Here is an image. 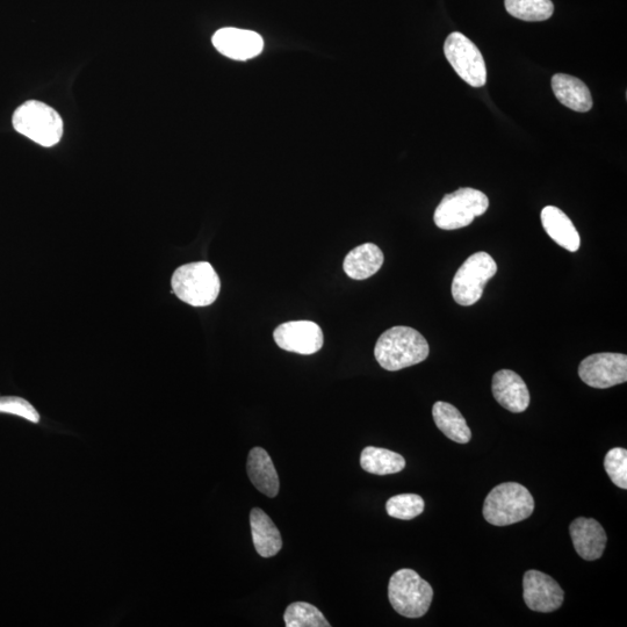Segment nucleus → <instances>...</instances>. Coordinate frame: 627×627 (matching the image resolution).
I'll list each match as a JSON object with an SVG mask.
<instances>
[{
	"label": "nucleus",
	"mask_w": 627,
	"mask_h": 627,
	"mask_svg": "<svg viewBox=\"0 0 627 627\" xmlns=\"http://www.w3.org/2000/svg\"><path fill=\"white\" fill-rule=\"evenodd\" d=\"M430 352L421 333L410 327H394L379 337L374 356L383 369L400 371L424 362Z\"/></svg>",
	"instance_id": "obj_1"
},
{
	"label": "nucleus",
	"mask_w": 627,
	"mask_h": 627,
	"mask_svg": "<svg viewBox=\"0 0 627 627\" xmlns=\"http://www.w3.org/2000/svg\"><path fill=\"white\" fill-rule=\"evenodd\" d=\"M172 292L193 307L214 304L221 290L218 273L208 262L190 263L180 266L171 279Z\"/></svg>",
	"instance_id": "obj_2"
},
{
	"label": "nucleus",
	"mask_w": 627,
	"mask_h": 627,
	"mask_svg": "<svg viewBox=\"0 0 627 627\" xmlns=\"http://www.w3.org/2000/svg\"><path fill=\"white\" fill-rule=\"evenodd\" d=\"M535 510V500L528 488L517 482H504L488 494L484 504L485 520L495 526L520 523Z\"/></svg>",
	"instance_id": "obj_3"
},
{
	"label": "nucleus",
	"mask_w": 627,
	"mask_h": 627,
	"mask_svg": "<svg viewBox=\"0 0 627 627\" xmlns=\"http://www.w3.org/2000/svg\"><path fill=\"white\" fill-rule=\"evenodd\" d=\"M12 122L18 133L42 147H53L62 139L63 120L60 114L54 108L36 100H30L18 107Z\"/></svg>",
	"instance_id": "obj_4"
},
{
	"label": "nucleus",
	"mask_w": 627,
	"mask_h": 627,
	"mask_svg": "<svg viewBox=\"0 0 627 627\" xmlns=\"http://www.w3.org/2000/svg\"><path fill=\"white\" fill-rule=\"evenodd\" d=\"M388 598L398 614L420 618L430 609L434 589L413 569H400L393 574L388 586Z\"/></svg>",
	"instance_id": "obj_5"
},
{
	"label": "nucleus",
	"mask_w": 627,
	"mask_h": 627,
	"mask_svg": "<svg viewBox=\"0 0 627 627\" xmlns=\"http://www.w3.org/2000/svg\"><path fill=\"white\" fill-rule=\"evenodd\" d=\"M489 199L484 192L464 187L446 196L438 205L434 221L438 228L456 230L470 226L475 218L484 215Z\"/></svg>",
	"instance_id": "obj_6"
},
{
	"label": "nucleus",
	"mask_w": 627,
	"mask_h": 627,
	"mask_svg": "<svg viewBox=\"0 0 627 627\" xmlns=\"http://www.w3.org/2000/svg\"><path fill=\"white\" fill-rule=\"evenodd\" d=\"M497 272L493 257L481 251L467 258L452 281V297L460 306L477 304L485 286Z\"/></svg>",
	"instance_id": "obj_7"
},
{
	"label": "nucleus",
	"mask_w": 627,
	"mask_h": 627,
	"mask_svg": "<svg viewBox=\"0 0 627 627\" xmlns=\"http://www.w3.org/2000/svg\"><path fill=\"white\" fill-rule=\"evenodd\" d=\"M444 54L454 71L468 85L482 88L487 82V68L479 48L464 34L453 32L444 43Z\"/></svg>",
	"instance_id": "obj_8"
},
{
	"label": "nucleus",
	"mask_w": 627,
	"mask_h": 627,
	"mask_svg": "<svg viewBox=\"0 0 627 627\" xmlns=\"http://www.w3.org/2000/svg\"><path fill=\"white\" fill-rule=\"evenodd\" d=\"M579 376L586 385L605 389L625 384L627 381V357L623 353H595L583 359Z\"/></svg>",
	"instance_id": "obj_9"
},
{
	"label": "nucleus",
	"mask_w": 627,
	"mask_h": 627,
	"mask_svg": "<svg viewBox=\"0 0 627 627\" xmlns=\"http://www.w3.org/2000/svg\"><path fill=\"white\" fill-rule=\"evenodd\" d=\"M280 349L299 355H314L323 347L324 336L319 324L312 321H291L280 324L273 333Z\"/></svg>",
	"instance_id": "obj_10"
},
{
	"label": "nucleus",
	"mask_w": 627,
	"mask_h": 627,
	"mask_svg": "<svg viewBox=\"0 0 627 627\" xmlns=\"http://www.w3.org/2000/svg\"><path fill=\"white\" fill-rule=\"evenodd\" d=\"M523 597L526 607L532 611L549 614L561 608L565 593L550 575L529 571L524 574Z\"/></svg>",
	"instance_id": "obj_11"
},
{
	"label": "nucleus",
	"mask_w": 627,
	"mask_h": 627,
	"mask_svg": "<svg viewBox=\"0 0 627 627\" xmlns=\"http://www.w3.org/2000/svg\"><path fill=\"white\" fill-rule=\"evenodd\" d=\"M213 45L229 59L247 61L263 52L264 41L256 32L227 27L214 34Z\"/></svg>",
	"instance_id": "obj_12"
},
{
	"label": "nucleus",
	"mask_w": 627,
	"mask_h": 627,
	"mask_svg": "<svg viewBox=\"0 0 627 627\" xmlns=\"http://www.w3.org/2000/svg\"><path fill=\"white\" fill-rule=\"evenodd\" d=\"M494 398L511 413H523L530 406V392L525 381L514 371L495 373L492 383Z\"/></svg>",
	"instance_id": "obj_13"
},
{
	"label": "nucleus",
	"mask_w": 627,
	"mask_h": 627,
	"mask_svg": "<svg viewBox=\"0 0 627 627\" xmlns=\"http://www.w3.org/2000/svg\"><path fill=\"white\" fill-rule=\"evenodd\" d=\"M569 533L574 549L582 559L594 561L603 556L608 540L607 533L593 518H576L569 526Z\"/></svg>",
	"instance_id": "obj_14"
},
{
	"label": "nucleus",
	"mask_w": 627,
	"mask_h": 627,
	"mask_svg": "<svg viewBox=\"0 0 627 627\" xmlns=\"http://www.w3.org/2000/svg\"><path fill=\"white\" fill-rule=\"evenodd\" d=\"M252 540L255 550L263 558L277 556L283 547V539L275 523L262 509L254 508L250 514Z\"/></svg>",
	"instance_id": "obj_15"
},
{
	"label": "nucleus",
	"mask_w": 627,
	"mask_h": 627,
	"mask_svg": "<svg viewBox=\"0 0 627 627\" xmlns=\"http://www.w3.org/2000/svg\"><path fill=\"white\" fill-rule=\"evenodd\" d=\"M552 89L559 102L571 110L580 113L592 110V93L581 79L566 74L554 75Z\"/></svg>",
	"instance_id": "obj_16"
},
{
	"label": "nucleus",
	"mask_w": 627,
	"mask_h": 627,
	"mask_svg": "<svg viewBox=\"0 0 627 627\" xmlns=\"http://www.w3.org/2000/svg\"><path fill=\"white\" fill-rule=\"evenodd\" d=\"M384 259L383 251L376 244L365 243L349 252L343 269L351 279L365 280L376 275Z\"/></svg>",
	"instance_id": "obj_17"
},
{
	"label": "nucleus",
	"mask_w": 627,
	"mask_h": 627,
	"mask_svg": "<svg viewBox=\"0 0 627 627\" xmlns=\"http://www.w3.org/2000/svg\"><path fill=\"white\" fill-rule=\"evenodd\" d=\"M542 223L547 235L560 247L571 252L579 250L581 240L578 230L561 209L554 206L545 207L542 211Z\"/></svg>",
	"instance_id": "obj_18"
},
{
	"label": "nucleus",
	"mask_w": 627,
	"mask_h": 627,
	"mask_svg": "<svg viewBox=\"0 0 627 627\" xmlns=\"http://www.w3.org/2000/svg\"><path fill=\"white\" fill-rule=\"evenodd\" d=\"M248 475L254 486L268 497L279 493V478L275 464L269 453L262 448H254L249 453Z\"/></svg>",
	"instance_id": "obj_19"
},
{
	"label": "nucleus",
	"mask_w": 627,
	"mask_h": 627,
	"mask_svg": "<svg viewBox=\"0 0 627 627\" xmlns=\"http://www.w3.org/2000/svg\"><path fill=\"white\" fill-rule=\"evenodd\" d=\"M432 416L437 428L458 444H467L472 439V431L459 410L448 402H436L432 408Z\"/></svg>",
	"instance_id": "obj_20"
},
{
	"label": "nucleus",
	"mask_w": 627,
	"mask_h": 627,
	"mask_svg": "<svg viewBox=\"0 0 627 627\" xmlns=\"http://www.w3.org/2000/svg\"><path fill=\"white\" fill-rule=\"evenodd\" d=\"M360 466L374 475L396 474L405 470L406 460L401 454L391 450L367 446L360 456Z\"/></svg>",
	"instance_id": "obj_21"
},
{
	"label": "nucleus",
	"mask_w": 627,
	"mask_h": 627,
	"mask_svg": "<svg viewBox=\"0 0 627 627\" xmlns=\"http://www.w3.org/2000/svg\"><path fill=\"white\" fill-rule=\"evenodd\" d=\"M504 6L511 17L529 23L549 20L554 13L552 0H504Z\"/></svg>",
	"instance_id": "obj_22"
},
{
	"label": "nucleus",
	"mask_w": 627,
	"mask_h": 627,
	"mask_svg": "<svg viewBox=\"0 0 627 627\" xmlns=\"http://www.w3.org/2000/svg\"><path fill=\"white\" fill-rule=\"evenodd\" d=\"M284 621L287 627L331 626L319 609L306 602L292 603L285 611Z\"/></svg>",
	"instance_id": "obj_23"
},
{
	"label": "nucleus",
	"mask_w": 627,
	"mask_h": 627,
	"mask_svg": "<svg viewBox=\"0 0 627 627\" xmlns=\"http://www.w3.org/2000/svg\"><path fill=\"white\" fill-rule=\"evenodd\" d=\"M424 507V500L416 494L396 495L386 503L387 514L402 521L414 520L423 513Z\"/></svg>",
	"instance_id": "obj_24"
},
{
	"label": "nucleus",
	"mask_w": 627,
	"mask_h": 627,
	"mask_svg": "<svg viewBox=\"0 0 627 627\" xmlns=\"http://www.w3.org/2000/svg\"><path fill=\"white\" fill-rule=\"evenodd\" d=\"M604 468L617 487L627 489V451L625 449L610 450L605 456Z\"/></svg>",
	"instance_id": "obj_25"
},
{
	"label": "nucleus",
	"mask_w": 627,
	"mask_h": 627,
	"mask_svg": "<svg viewBox=\"0 0 627 627\" xmlns=\"http://www.w3.org/2000/svg\"><path fill=\"white\" fill-rule=\"evenodd\" d=\"M0 413L25 418L34 424L40 422V414L30 402L18 396H3L0 398Z\"/></svg>",
	"instance_id": "obj_26"
}]
</instances>
